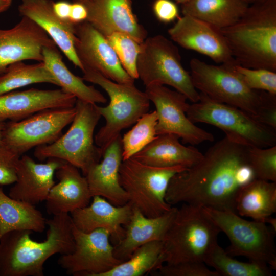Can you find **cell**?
Listing matches in <instances>:
<instances>
[{"mask_svg": "<svg viewBox=\"0 0 276 276\" xmlns=\"http://www.w3.org/2000/svg\"><path fill=\"white\" fill-rule=\"evenodd\" d=\"M248 148L226 136L219 140L198 163L171 178L166 202L235 212L239 192L256 178L248 162Z\"/></svg>", "mask_w": 276, "mask_h": 276, "instance_id": "cell-1", "label": "cell"}, {"mask_svg": "<svg viewBox=\"0 0 276 276\" xmlns=\"http://www.w3.org/2000/svg\"><path fill=\"white\" fill-rule=\"evenodd\" d=\"M45 240L38 242L29 230H15L0 239V276H43L44 265L56 254L73 251V222L67 213L53 215L46 220Z\"/></svg>", "mask_w": 276, "mask_h": 276, "instance_id": "cell-2", "label": "cell"}, {"mask_svg": "<svg viewBox=\"0 0 276 276\" xmlns=\"http://www.w3.org/2000/svg\"><path fill=\"white\" fill-rule=\"evenodd\" d=\"M236 64L216 65L192 58L190 67L194 86L210 99L239 108L276 130V95L250 88Z\"/></svg>", "mask_w": 276, "mask_h": 276, "instance_id": "cell-3", "label": "cell"}, {"mask_svg": "<svg viewBox=\"0 0 276 276\" xmlns=\"http://www.w3.org/2000/svg\"><path fill=\"white\" fill-rule=\"evenodd\" d=\"M220 31L237 64L276 72V0L249 5L236 22Z\"/></svg>", "mask_w": 276, "mask_h": 276, "instance_id": "cell-4", "label": "cell"}, {"mask_svg": "<svg viewBox=\"0 0 276 276\" xmlns=\"http://www.w3.org/2000/svg\"><path fill=\"white\" fill-rule=\"evenodd\" d=\"M220 232L202 207L182 204L163 241V264L204 263Z\"/></svg>", "mask_w": 276, "mask_h": 276, "instance_id": "cell-5", "label": "cell"}, {"mask_svg": "<svg viewBox=\"0 0 276 276\" xmlns=\"http://www.w3.org/2000/svg\"><path fill=\"white\" fill-rule=\"evenodd\" d=\"M84 81L97 84L103 88L109 98V103L105 107L96 105L105 123L94 137L96 145L103 154L108 146L123 129L128 128L148 111L150 100L146 93L133 83H119L89 69H84Z\"/></svg>", "mask_w": 276, "mask_h": 276, "instance_id": "cell-6", "label": "cell"}, {"mask_svg": "<svg viewBox=\"0 0 276 276\" xmlns=\"http://www.w3.org/2000/svg\"><path fill=\"white\" fill-rule=\"evenodd\" d=\"M96 105L77 99L76 113L68 130L53 143L36 147L34 156L40 160H63L85 176L103 156L100 148L94 144L95 129L101 117Z\"/></svg>", "mask_w": 276, "mask_h": 276, "instance_id": "cell-7", "label": "cell"}, {"mask_svg": "<svg viewBox=\"0 0 276 276\" xmlns=\"http://www.w3.org/2000/svg\"><path fill=\"white\" fill-rule=\"evenodd\" d=\"M198 101L189 104L186 114L193 123H202L223 131L229 140L248 147L276 146V130L243 110L213 100L199 93Z\"/></svg>", "mask_w": 276, "mask_h": 276, "instance_id": "cell-8", "label": "cell"}, {"mask_svg": "<svg viewBox=\"0 0 276 276\" xmlns=\"http://www.w3.org/2000/svg\"><path fill=\"white\" fill-rule=\"evenodd\" d=\"M136 70L145 87L167 85L193 103L199 99V93L193 85L190 74L182 65L178 48L163 35L147 37L141 44Z\"/></svg>", "mask_w": 276, "mask_h": 276, "instance_id": "cell-9", "label": "cell"}, {"mask_svg": "<svg viewBox=\"0 0 276 276\" xmlns=\"http://www.w3.org/2000/svg\"><path fill=\"white\" fill-rule=\"evenodd\" d=\"M204 211L230 241L225 250L232 256L267 264L276 269L275 231L265 223L249 221L235 212L202 207Z\"/></svg>", "mask_w": 276, "mask_h": 276, "instance_id": "cell-10", "label": "cell"}, {"mask_svg": "<svg viewBox=\"0 0 276 276\" xmlns=\"http://www.w3.org/2000/svg\"><path fill=\"white\" fill-rule=\"evenodd\" d=\"M186 169L154 167L130 158L121 163L119 181L132 207L147 217H155L171 209L165 199L169 182L176 174Z\"/></svg>", "mask_w": 276, "mask_h": 276, "instance_id": "cell-11", "label": "cell"}, {"mask_svg": "<svg viewBox=\"0 0 276 276\" xmlns=\"http://www.w3.org/2000/svg\"><path fill=\"white\" fill-rule=\"evenodd\" d=\"M76 113L73 107L45 109L17 121L6 122L2 141L10 150L21 156L29 150L49 144L62 135Z\"/></svg>", "mask_w": 276, "mask_h": 276, "instance_id": "cell-12", "label": "cell"}, {"mask_svg": "<svg viewBox=\"0 0 276 276\" xmlns=\"http://www.w3.org/2000/svg\"><path fill=\"white\" fill-rule=\"evenodd\" d=\"M74 248L61 255L57 263L71 275L101 276L121 262L114 255L110 235L105 229L83 232L73 224Z\"/></svg>", "mask_w": 276, "mask_h": 276, "instance_id": "cell-13", "label": "cell"}, {"mask_svg": "<svg viewBox=\"0 0 276 276\" xmlns=\"http://www.w3.org/2000/svg\"><path fill=\"white\" fill-rule=\"evenodd\" d=\"M145 92L156 108L157 135L173 134L192 146L214 140L212 133L197 126L188 118L189 104L185 95L163 85L146 87Z\"/></svg>", "mask_w": 276, "mask_h": 276, "instance_id": "cell-14", "label": "cell"}, {"mask_svg": "<svg viewBox=\"0 0 276 276\" xmlns=\"http://www.w3.org/2000/svg\"><path fill=\"white\" fill-rule=\"evenodd\" d=\"M75 30V49L83 70L95 71L119 83H134L107 38L90 23L84 21L76 24Z\"/></svg>", "mask_w": 276, "mask_h": 276, "instance_id": "cell-15", "label": "cell"}, {"mask_svg": "<svg viewBox=\"0 0 276 276\" xmlns=\"http://www.w3.org/2000/svg\"><path fill=\"white\" fill-rule=\"evenodd\" d=\"M168 33L182 48L206 56L217 63L237 64L220 30L207 22L183 15Z\"/></svg>", "mask_w": 276, "mask_h": 276, "instance_id": "cell-16", "label": "cell"}, {"mask_svg": "<svg viewBox=\"0 0 276 276\" xmlns=\"http://www.w3.org/2000/svg\"><path fill=\"white\" fill-rule=\"evenodd\" d=\"M56 45L36 22L25 16L13 28L0 29V75L10 64L32 60L43 62L46 47Z\"/></svg>", "mask_w": 276, "mask_h": 276, "instance_id": "cell-17", "label": "cell"}, {"mask_svg": "<svg viewBox=\"0 0 276 276\" xmlns=\"http://www.w3.org/2000/svg\"><path fill=\"white\" fill-rule=\"evenodd\" d=\"M76 2V1H75ZM87 21L105 37L114 32L127 34L140 43L147 38L145 29L133 12L131 0H84Z\"/></svg>", "mask_w": 276, "mask_h": 276, "instance_id": "cell-18", "label": "cell"}, {"mask_svg": "<svg viewBox=\"0 0 276 276\" xmlns=\"http://www.w3.org/2000/svg\"><path fill=\"white\" fill-rule=\"evenodd\" d=\"M76 101L61 88L11 91L0 95V122L19 121L47 109L73 107Z\"/></svg>", "mask_w": 276, "mask_h": 276, "instance_id": "cell-19", "label": "cell"}, {"mask_svg": "<svg viewBox=\"0 0 276 276\" xmlns=\"http://www.w3.org/2000/svg\"><path fill=\"white\" fill-rule=\"evenodd\" d=\"M64 162L49 158L45 163H37L28 155H21L16 165V179L9 196L34 205L45 201L55 184L54 175Z\"/></svg>", "mask_w": 276, "mask_h": 276, "instance_id": "cell-20", "label": "cell"}, {"mask_svg": "<svg viewBox=\"0 0 276 276\" xmlns=\"http://www.w3.org/2000/svg\"><path fill=\"white\" fill-rule=\"evenodd\" d=\"M90 204L71 213L73 224L78 229L89 233L99 228L107 230L117 243L124 237L126 226L132 211L129 203L117 206L105 198L95 196Z\"/></svg>", "mask_w": 276, "mask_h": 276, "instance_id": "cell-21", "label": "cell"}, {"mask_svg": "<svg viewBox=\"0 0 276 276\" xmlns=\"http://www.w3.org/2000/svg\"><path fill=\"white\" fill-rule=\"evenodd\" d=\"M52 0H22L19 13L39 26L64 53L66 58L81 71L83 66L75 49V25L63 20L54 13Z\"/></svg>", "mask_w": 276, "mask_h": 276, "instance_id": "cell-22", "label": "cell"}, {"mask_svg": "<svg viewBox=\"0 0 276 276\" xmlns=\"http://www.w3.org/2000/svg\"><path fill=\"white\" fill-rule=\"evenodd\" d=\"M121 135L106 149L102 159L93 166L86 175L91 197L101 196L113 205L128 202V195L119 181V170L123 161Z\"/></svg>", "mask_w": 276, "mask_h": 276, "instance_id": "cell-23", "label": "cell"}, {"mask_svg": "<svg viewBox=\"0 0 276 276\" xmlns=\"http://www.w3.org/2000/svg\"><path fill=\"white\" fill-rule=\"evenodd\" d=\"M55 174L59 181L52 187L45 200L49 215L71 213L89 204L92 197L88 182L78 168L65 162Z\"/></svg>", "mask_w": 276, "mask_h": 276, "instance_id": "cell-24", "label": "cell"}, {"mask_svg": "<svg viewBox=\"0 0 276 276\" xmlns=\"http://www.w3.org/2000/svg\"><path fill=\"white\" fill-rule=\"evenodd\" d=\"M177 208L155 217L146 216L132 207L130 220L126 225L124 236L114 246L115 257L123 262L130 258L141 246L153 241H163L170 228Z\"/></svg>", "mask_w": 276, "mask_h": 276, "instance_id": "cell-25", "label": "cell"}, {"mask_svg": "<svg viewBox=\"0 0 276 276\" xmlns=\"http://www.w3.org/2000/svg\"><path fill=\"white\" fill-rule=\"evenodd\" d=\"M193 146H185L173 134L157 135L155 139L131 158L145 164L157 167L180 166L190 168L202 158Z\"/></svg>", "mask_w": 276, "mask_h": 276, "instance_id": "cell-26", "label": "cell"}, {"mask_svg": "<svg viewBox=\"0 0 276 276\" xmlns=\"http://www.w3.org/2000/svg\"><path fill=\"white\" fill-rule=\"evenodd\" d=\"M275 212V182L256 178L243 187L237 196L235 213L241 217L264 222Z\"/></svg>", "mask_w": 276, "mask_h": 276, "instance_id": "cell-27", "label": "cell"}, {"mask_svg": "<svg viewBox=\"0 0 276 276\" xmlns=\"http://www.w3.org/2000/svg\"><path fill=\"white\" fill-rule=\"evenodd\" d=\"M248 6L242 0H188L181 11L221 30L236 22Z\"/></svg>", "mask_w": 276, "mask_h": 276, "instance_id": "cell-28", "label": "cell"}, {"mask_svg": "<svg viewBox=\"0 0 276 276\" xmlns=\"http://www.w3.org/2000/svg\"><path fill=\"white\" fill-rule=\"evenodd\" d=\"M43 62L58 83L66 92L74 95L77 99L97 104L105 103L107 99L94 86L87 85L82 78L72 73L62 60L57 45L43 48Z\"/></svg>", "mask_w": 276, "mask_h": 276, "instance_id": "cell-29", "label": "cell"}, {"mask_svg": "<svg viewBox=\"0 0 276 276\" xmlns=\"http://www.w3.org/2000/svg\"><path fill=\"white\" fill-rule=\"evenodd\" d=\"M46 220L35 205L6 195L0 185V239L15 230L42 233L45 228Z\"/></svg>", "mask_w": 276, "mask_h": 276, "instance_id": "cell-30", "label": "cell"}, {"mask_svg": "<svg viewBox=\"0 0 276 276\" xmlns=\"http://www.w3.org/2000/svg\"><path fill=\"white\" fill-rule=\"evenodd\" d=\"M163 242L153 241L137 248L129 259L101 276H143L156 271L164 264Z\"/></svg>", "mask_w": 276, "mask_h": 276, "instance_id": "cell-31", "label": "cell"}, {"mask_svg": "<svg viewBox=\"0 0 276 276\" xmlns=\"http://www.w3.org/2000/svg\"><path fill=\"white\" fill-rule=\"evenodd\" d=\"M58 83L43 62L27 64L19 61L9 65L0 75V95L35 83Z\"/></svg>", "mask_w": 276, "mask_h": 276, "instance_id": "cell-32", "label": "cell"}, {"mask_svg": "<svg viewBox=\"0 0 276 276\" xmlns=\"http://www.w3.org/2000/svg\"><path fill=\"white\" fill-rule=\"evenodd\" d=\"M204 263L212 267L219 276H270L271 269L266 263L243 262L228 255L218 243L208 254Z\"/></svg>", "mask_w": 276, "mask_h": 276, "instance_id": "cell-33", "label": "cell"}, {"mask_svg": "<svg viewBox=\"0 0 276 276\" xmlns=\"http://www.w3.org/2000/svg\"><path fill=\"white\" fill-rule=\"evenodd\" d=\"M156 111L144 114L135 123L131 129L121 137L123 160L131 158L157 136Z\"/></svg>", "mask_w": 276, "mask_h": 276, "instance_id": "cell-34", "label": "cell"}, {"mask_svg": "<svg viewBox=\"0 0 276 276\" xmlns=\"http://www.w3.org/2000/svg\"><path fill=\"white\" fill-rule=\"evenodd\" d=\"M106 38L124 70L133 79H138L136 62L141 43L131 36L120 32L112 33Z\"/></svg>", "mask_w": 276, "mask_h": 276, "instance_id": "cell-35", "label": "cell"}, {"mask_svg": "<svg viewBox=\"0 0 276 276\" xmlns=\"http://www.w3.org/2000/svg\"><path fill=\"white\" fill-rule=\"evenodd\" d=\"M248 159L256 178L276 182V146L249 147Z\"/></svg>", "mask_w": 276, "mask_h": 276, "instance_id": "cell-36", "label": "cell"}, {"mask_svg": "<svg viewBox=\"0 0 276 276\" xmlns=\"http://www.w3.org/2000/svg\"><path fill=\"white\" fill-rule=\"evenodd\" d=\"M235 68L251 89L276 95V72L265 68H251L238 64Z\"/></svg>", "mask_w": 276, "mask_h": 276, "instance_id": "cell-37", "label": "cell"}, {"mask_svg": "<svg viewBox=\"0 0 276 276\" xmlns=\"http://www.w3.org/2000/svg\"><path fill=\"white\" fill-rule=\"evenodd\" d=\"M200 262H187L175 264H164L155 271L160 276H219L214 270Z\"/></svg>", "mask_w": 276, "mask_h": 276, "instance_id": "cell-38", "label": "cell"}, {"mask_svg": "<svg viewBox=\"0 0 276 276\" xmlns=\"http://www.w3.org/2000/svg\"><path fill=\"white\" fill-rule=\"evenodd\" d=\"M20 157L5 145H0V185L14 183L16 165Z\"/></svg>", "mask_w": 276, "mask_h": 276, "instance_id": "cell-39", "label": "cell"}, {"mask_svg": "<svg viewBox=\"0 0 276 276\" xmlns=\"http://www.w3.org/2000/svg\"><path fill=\"white\" fill-rule=\"evenodd\" d=\"M153 11L157 19L163 23L168 24L179 17L178 7L171 0H155Z\"/></svg>", "mask_w": 276, "mask_h": 276, "instance_id": "cell-40", "label": "cell"}, {"mask_svg": "<svg viewBox=\"0 0 276 276\" xmlns=\"http://www.w3.org/2000/svg\"><path fill=\"white\" fill-rule=\"evenodd\" d=\"M87 10L85 6L82 3L73 1L71 3L68 20L76 25L86 20Z\"/></svg>", "mask_w": 276, "mask_h": 276, "instance_id": "cell-41", "label": "cell"}, {"mask_svg": "<svg viewBox=\"0 0 276 276\" xmlns=\"http://www.w3.org/2000/svg\"><path fill=\"white\" fill-rule=\"evenodd\" d=\"M71 6V3L65 0L53 1L52 4L53 10L55 14L60 18L67 21H69Z\"/></svg>", "mask_w": 276, "mask_h": 276, "instance_id": "cell-42", "label": "cell"}, {"mask_svg": "<svg viewBox=\"0 0 276 276\" xmlns=\"http://www.w3.org/2000/svg\"><path fill=\"white\" fill-rule=\"evenodd\" d=\"M12 3V0H0V13L8 10Z\"/></svg>", "mask_w": 276, "mask_h": 276, "instance_id": "cell-43", "label": "cell"}, {"mask_svg": "<svg viewBox=\"0 0 276 276\" xmlns=\"http://www.w3.org/2000/svg\"><path fill=\"white\" fill-rule=\"evenodd\" d=\"M264 222L270 225V227L276 231V219L275 218L271 217V216L268 217L265 219Z\"/></svg>", "mask_w": 276, "mask_h": 276, "instance_id": "cell-44", "label": "cell"}, {"mask_svg": "<svg viewBox=\"0 0 276 276\" xmlns=\"http://www.w3.org/2000/svg\"><path fill=\"white\" fill-rule=\"evenodd\" d=\"M5 123L0 122V145H4L2 141V132L5 126Z\"/></svg>", "mask_w": 276, "mask_h": 276, "instance_id": "cell-45", "label": "cell"}, {"mask_svg": "<svg viewBox=\"0 0 276 276\" xmlns=\"http://www.w3.org/2000/svg\"><path fill=\"white\" fill-rule=\"evenodd\" d=\"M242 1L246 3L248 5H250L258 1L259 0H242Z\"/></svg>", "mask_w": 276, "mask_h": 276, "instance_id": "cell-46", "label": "cell"}, {"mask_svg": "<svg viewBox=\"0 0 276 276\" xmlns=\"http://www.w3.org/2000/svg\"><path fill=\"white\" fill-rule=\"evenodd\" d=\"M174 1L178 3L183 4L185 3L188 0H174Z\"/></svg>", "mask_w": 276, "mask_h": 276, "instance_id": "cell-47", "label": "cell"}, {"mask_svg": "<svg viewBox=\"0 0 276 276\" xmlns=\"http://www.w3.org/2000/svg\"><path fill=\"white\" fill-rule=\"evenodd\" d=\"M84 0H73V1H76V2H82V1H83Z\"/></svg>", "mask_w": 276, "mask_h": 276, "instance_id": "cell-48", "label": "cell"}]
</instances>
